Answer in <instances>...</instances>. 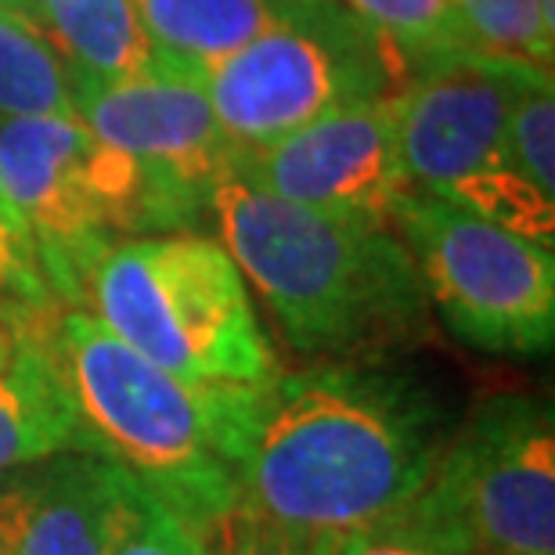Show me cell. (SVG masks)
<instances>
[{
  "label": "cell",
  "instance_id": "484cf974",
  "mask_svg": "<svg viewBox=\"0 0 555 555\" xmlns=\"http://www.w3.org/2000/svg\"><path fill=\"white\" fill-rule=\"evenodd\" d=\"M0 8H11V0H0Z\"/></svg>",
  "mask_w": 555,
  "mask_h": 555
},
{
  "label": "cell",
  "instance_id": "ba28073f",
  "mask_svg": "<svg viewBox=\"0 0 555 555\" xmlns=\"http://www.w3.org/2000/svg\"><path fill=\"white\" fill-rule=\"evenodd\" d=\"M412 80L401 59L339 0H293L263 37L203 76L235 152L263 149L332 108L390 98Z\"/></svg>",
  "mask_w": 555,
  "mask_h": 555
},
{
  "label": "cell",
  "instance_id": "9a60e30c",
  "mask_svg": "<svg viewBox=\"0 0 555 555\" xmlns=\"http://www.w3.org/2000/svg\"><path fill=\"white\" fill-rule=\"evenodd\" d=\"M29 18L59 48L76 80L119 83L152 73V43L134 0H48Z\"/></svg>",
  "mask_w": 555,
  "mask_h": 555
},
{
  "label": "cell",
  "instance_id": "e0dca14e",
  "mask_svg": "<svg viewBox=\"0 0 555 555\" xmlns=\"http://www.w3.org/2000/svg\"><path fill=\"white\" fill-rule=\"evenodd\" d=\"M552 0H454L459 37L469 59L552 73Z\"/></svg>",
  "mask_w": 555,
  "mask_h": 555
},
{
  "label": "cell",
  "instance_id": "4fadbf2b",
  "mask_svg": "<svg viewBox=\"0 0 555 555\" xmlns=\"http://www.w3.org/2000/svg\"><path fill=\"white\" fill-rule=\"evenodd\" d=\"M51 332L22 343L0 372V473L59 451L98 454L62 364L54 358Z\"/></svg>",
  "mask_w": 555,
  "mask_h": 555
},
{
  "label": "cell",
  "instance_id": "8992f818",
  "mask_svg": "<svg viewBox=\"0 0 555 555\" xmlns=\"http://www.w3.org/2000/svg\"><path fill=\"white\" fill-rule=\"evenodd\" d=\"M541 69L451 59L390 98L397 149L415 192L469 209L541 246L555 242V198L508 163V119L527 76Z\"/></svg>",
  "mask_w": 555,
  "mask_h": 555
},
{
  "label": "cell",
  "instance_id": "8fae6325",
  "mask_svg": "<svg viewBox=\"0 0 555 555\" xmlns=\"http://www.w3.org/2000/svg\"><path fill=\"white\" fill-rule=\"evenodd\" d=\"M390 98L332 108L263 149L235 152L231 173L285 203L393 231L415 188L397 149Z\"/></svg>",
  "mask_w": 555,
  "mask_h": 555
},
{
  "label": "cell",
  "instance_id": "ac0fdd59",
  "mask_svg": "<svg viewBox=\"0 0 555 555\" xmlns=\"http://www.w3.org/2000/svg\"><path fill=\"white\" fill-rule=\"evenodd\" d=\"M358 15L408 73L433 69L451 59H469L459 37L454 0H339Z\"/></svg>",
  "mask_w": 555,
  "mask_h": 555
},
{
  "label": "cell",
  "instance_id": "30bf717a",
  "mask_svg": "<svg viewBox=\"0 0 555 555\" xmlns=\"http://www.w3.org/2000/svg\"><path fill=\"white\" fill-rule=\"evenodd\" d=\"M76 119L141 166L159 235L192 231L209 217L217 184L231 173L235 144L220 130L198 83L134 76L119 83L76 80Z\"/></svg>",
  "mask_w": 555,
  "mask_h": 555
},
{
  "label": "cell",
  "instance_id": "d6986e66",
  "mask_svg": "<svg viewBox=\"0 0 555 555\" xmlns=\"http://www.w3.org/2000/svg\"><path fill=\"white\" fill-rule=\"evenodd\" d=\"M508 163L555 198V87L552 73H530L508 119Z\"/></svg>",
  "mask_w": 555,
  "mask_h": 555
},
{
  "label": "cell",
  "instance_id": "2e32d148",
  "mask_svg": "<svg viewBox=\"0 0 555 555\" xmlns=\"http://www.w3.org/2000/svg\"><path fill=\"white\" fill-rule=\"evenodd\" d=\"M29 116H76V83L37 22L0 8V119Z\"/></svg>",
  "mask_w": 555,
  "mask_h": 555
},
{
  "label": "cell",
  "instance_id": "ffe728a7",
  "mask_svg": "<svg viewBox=\"0 0 555 555\" xmlns=\"http://www.w3.org/2000/svg\"><path fill=\"white\" fill-rule=\"evenodd\" d=\"M105 555H206V530L188 524L138 483Z\"/></svg>",
  "mask_w": 555,
  "mask_h": 555
},
{
  "label": "cell",
  "instance_id": "603a6c76",
  "mask_svg": "<svg viewBox=\"0 0 555 555\" xmlns=\"http://www.w3.org/2000/svg\"><path fill=\"white\" fill-rule=\"evenodd\" d=\"M336 555H451L437 538H429L415 519L393 513L372 527L350 530L339 541Z\"/></svg>",
  "mask_w": 555,
  "mask_h": 555
},
{
  "label": "cell",
  "instance_id": "d4e9b609",
  "mask_svg": "<svg viewBox=\"0 0 555 555\" xmlns=\"http://www.w3.org/2000/svg\"><path fill=\"white\" fill-rule=\"evenodd\" d=\"M40 4H48V0H11V8H15V11H26V15H29L33 8H40Z\"/></svg>",
  "mask_w": 555,
  "mask_h": 555
},
{
  "label": "cell",
  "instance_id": "44dd1931",
  "mask_svg": "<svg viewBox=\"0 0 555 555\" xmlns=\"http://www.w3.org/2000/svg\"><path fill=\"white\" fill-rule=\"evenodd\" d=\"M59 307L48 278H43L37 253L26 242V235L15 228L4 209H0V314L29 321V325H48Z\"/></svg>",
  "mask_w": 555,
  "mask_h": 555
},
{
  "label": "cell",
  "instance_id": "52a82bcc",
  "mask_svg": "<svg viewBox=\"0 0 555 555\" xmlns=\"http://www.w3.org/2000/svg\"><path fill=\"white\" fill-rule=\"evenodd\" d=\"M401 513L451 555H555L552 408L530 393L483 397Z\"/></svg>",
  "mask_w": 555,
  "mask_h": 555
},
{
  "label": "cell",
  "instance_id": "9c48e42d",
  "mask_svg": "<svg viewBox=\"0 0 555 555\" xmlns=\"http://www.w3.org/2000/svg\"><path fill=\"white\" fill-rule=\"evenodd\" d=\"M422 293L454 336L483 353L538 358L555 336V253L469 209L412 192L397 214Z\"/></svg>",
  "mask_w": 555,
  "mask_h": 555
},
{
  "label": "cell",
  "instance_id": "3957f363",
  "mask_svg": "<svg viewBox=\"0 0 555 555\" xmlns=\"http://www.w3.org/2000/svg\"><path fill=\"white\" fill-rule=\"evenodd\" d=\"M54 358L98 454L198 530L238 508V440L257 386H192L119 343L91 310L65 307Z\"/></svg>",
  "mask_w": 555,
  "mask_h": 555
},
{
  "label": "cell",
  "instance_id": "277c9868",
  "mask_svg": "<svg viewBox=\"0 0 555 555\" xmlns=\"http://www.w3.org/2000/svg\"><path fill=\"white\" fill-rule=\"evenodd\" d=\"M83 310L192 386H260L278 375L238 263L195 231L116 242L91 271Z\"/></svg>",
  "mask_w": 555,
  "mask_h": 555
},
{
  "label": "cell",
  "instance_id": "7402d4cb",
  "mask_svg": "<svg viewBox=\"0 0 555 555\" xmlns=\"http://www.w3.org/2000/svg\"><path fill=\"white\" fill-rule=\"evenodd\" d=\"M339 541V534L274 527L235 508L206 530V555H336Z\"/></svg>",
  "mask_w": 555,
  "mask_h": 555
},
{
  "label": "cell",
  "instance_id": "cb8c5ba5",
  "mask_svg": "<svg viewBox=\"0 0 555 555\" xmlns=\"http://www.w3.org/2000/svg\"><path fill=\"white\" fill-rule=\"evenodd\" d=\"M54 321H59V318H54ZM51 328H54L51 321H48V325H29V321H15V318L0 314V372L11 364V358L18 353L22 343L33 339V336H43V332H51Z\"/></svg>",
  "mask_w": 555,
  "mask_h": 555
},
{
  "label": "cell",
  "instance_id": "5b68a950",
  "mask_svg": "<svg viewBox=\"0 0 555 555\" xmlns=\"http://www.w3.org/2000/svg\"><path fill=\"white\" fill-rule=\"evenodd\" d=\"M0 209L37 253L59 307H83L116 242L159 235L141 166L76 116L0 119Z\"/></svg>",
  "mask_w": 555,
  "mask_h": 555
},
{
  "label": "cell",
  "instance_id": "6da1fadb",
  "mask_svg": "<svg viewBox=\"0 0 555 555\" xmlns=\"http://www.w3.org/2000/svg\"><path fill=\"white\" fill-rule=\"evenodd\" d=\"M451 418L390 361H318L253 390L238 440V508L307 534H350L412 502Z\"/></svg>",
  "mask_w": 555,
  "mask_h": 555
},
{
  "label": "cell",
  "instance_id": "5bb4252c",
  "mask_svg": "<svg viewBox=\"0 0 555 555\" xmlns=\"http://www.w3.org/2000/svg\"><path fill=\"white\" fill-rule=\"evenodd\" d=\"M152 43V73L203 83V76L278 26L293 0H134Z\"/></svg>",
  "mask_w": 555,
  "mask_h": 555
},
{
  "label": "cell",
  "instance_id": "7a4b0ae2",
  "mask_svg": "<svg viewBox=\"0 0 555 555\" xmlns=\"http://www.w3.org/2000/svg\"><path fill=\"white\" fill-rule=\"evenodd\" d=\"M209 220L304 358L386 361L429 336V299L397 231L285 203L235 173Z\"/></svg>",
  "mask_w": 555,
  "mask_h": 555
},
{
  "label": "cell",
  "instance_id": "7c38bea8",
  "mask_svg": "<svg viewBox=\"0 0 555 555\" xmlns=\"http://www.w3.org/2000/svg\"><path fill=\"white\" fill-rule=\"evenodd\" d=\"M138 480L94 451L0 473V555H105Z\"/></svg>",
  "mask_w": 555,
  "mask_h": 555
}]
</instances>
